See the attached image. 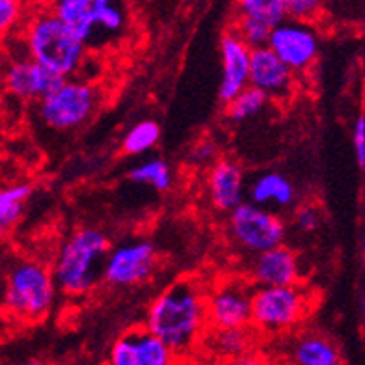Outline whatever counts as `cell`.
<instances>
[{
  "instance_id": "1",
  "label": "cell",
  "mask_w": 365,
  "mask_h": 365,
  "mask_svg": "<svg viewBox=\"0 0 365 365\" xmlns=\"http://www.w3.org/2000/svg\"><path fill=\"white\" fill-rule=\"evenodd\" d=\"M205 324V294L194 279H179L151 302L144 328L179 354L196 343Z\"/></svg>"
},
{
  "instance_id": "2",
  "label": "cell",
  "mask_w": 365,
  "mask_h": 365,
  "mask_svg": "<svg viewBox=\"0 0 365 365\" xmlns=\"http://www.w3.org/2000/svg\"><path fill=\"white\" fill-rule=\"evenodd\" d=\"M110 252V240L97 227H81L73 231L58 250L53 278L66 294L81 297L91 291L101 278L103 263Z\"/></svg>"
},
{
  "instance_id": "3",
  "label": "cell",
  "mask_w": 365,
  "mask_h": 365,
  "mask_svg": "<svg viewBox=\"0 0 365 365\" xmlns=\"http://www.w3.org/2000/svg\"><path fill=\"white\" fill-rule=\"evenodd\" d=\"M26 56L58 77L69 78L82 68L86 45L81 43L53 10H38L24 26Z\"/></svg>"
},
{
  "instance_id": "4",
  "label": "cell",
  "mask_w": 365,
  "mask_h": 365,
  "mask_svg": "<svg viewBox=\"0 0 365 365\" xmlns=\"http://www.w3.org/2000/svg\"><path fill=\"white\" fill-rule=\"evenodd\" d=\"M53 272L39 261H21L8 274L4 306L15 317L41 321L56 300Z\"/></svg>"
},
{
  "instance_id": "5",
  "label": "cell",
  "mask_w": 365,
  "mask_h": 365,
  "mask_svg": "<svg viewBox=\"0 0 365 365\" xmlns=\"http://www.w3.org/2000/svg\"><path fill=\"white\" fill-rule=\"evenodd\" d=\"M312 308L308 291L300 285L257 287L252 293L250 324L269 334L287 331L304 321Z\"/></svg>"
},
{
  "instance_id": "6",
  "label": "cell",
  "mask_w": 365,
  "mask_h": 365,
  "mask_svg": "<svg viewBox=\"0 0 365 365\" xmlns=\"http://www.w3.org/2000/svg\"><path fill=\"white\" fill-rule=\"evenodd\" d=\"M99 97L96 86L68 78L60 90L39 101V118L53 130L77 129L96 114Z\"/></svg>"
},
{
  "instance_id": "7",
  "label": "cell",
  "mask_w": 365,
  "mask_h": 365,
  "mask_svg": "<svg viewBox=\"0 0 365 365\" xmlns=\"http://www.w3.org/2000/svg\"><path fill=\"white\" fill-rule=\"evenodd\" d=\"M230 235L240 250L257 255L282 246L285 224L270 209L242 202L230 212Z\"/></svg>"
},
{
  "instance_id": "8",
  "label": "cell",
  "mask_w": 365,
  "mask_h": 365,
  "mask_svg": "<svg viewBox=\"0 0 365 365\" xmlns=\"http://www.w3.org/2000/svg\"><path fill=\"white\" fill-rule=\"evenodd\" d=\"M157 248L151 240L135 239L112 248L103 263L101 278L112 287H133L153 276Z\"/></svg>"
},
{
  "instance_id": "9",
  "label": "cell",
  "mask_w": 365,
  "mask_h": 365,
  "mask_svg": "<svg viewBox=\"0 0 365 365\" xmlns=\"http://www.w3.org/2000/svg\"><path fill=\"white\" fill-rule=\"evenodd\" d=\"M267 47L284 62L291 73L312 68L321 53V38L308 23L284 21L270 32Z\"/></svg>"
},
{
  "instance_id": "10",
  "label": "cell",
  "mask_w": 365,
  "mask_h": 365,
  "mask_svg": "<svg viewBox=\"0 0 365 365\" xmlns=\"http://www.w3.org/2000/svg\"><path fill=\"white\" fill-rule=\"evenodd\" d=\"M252 293L246 284L231 279L205 297L207 322L217 330H239L250 327Z\"/></svg>"
},
{
  "instance_id": "11",
  "label": "cell",
  "mask_w": 365,
  "mask_h": 365,
  "mask_svg": "<svg viewBox=\"0 0 365 365\" xmlns=\"http://www.w3.org/2000/svg\"><path fill=\"white\" fill-rule=\"evenodd\" d=\"M108 365H175V354L144 327H136L115 339Z\"/></svg>"
},
{
  "instance_id": "12",
  "label": "cell",
  "mask_w": 365,
  "mask_h": 365,
  "mask_svg": "<svg viewBox=\"0 0 365 365\" xmlns=\"http://www.w3.org/2000/svg\"><path fill=\"white\" fill-rule=\"evenodd\" d=\"M4 86L6 90L21 97V99H45L51 93L63 86L68 78L58 77L48 69L41 68L36 62H32L29 56L11 60L4 69Z\"/></svg>"
},
{
  "instance_id": "13",
  "label": "cell",
  "mask_w": 365,
  "mask_h": 365,
  "mask_svg": "<svg viewBox=\"0 0 365 365\" xmlns=\"http://www.w3.org/2000/svg\"><path fill=\"white\" fill-rule=\"evenodd\" d=\"M248 86L259 90L269 99H287L293 93L294 73L289 71L267 45L250 48Z\"/></svg>"
},
{
  "instance_id": "14",
  "label": "cell",
  "mask_w": 365,
  "mask_h": 365,
  "mask_svg": "<svg viewBox=\"0 0 365 365\" xmlns=\"http://www.w3.org/2000/svg\"><path fill=\"white\" fill-rule=\"evenodd\" d=\"M222 81L218 97L222 103L233 101L240 91L248 86V68H250V47L233 32L227 30L220 41Z\"/></svg>"
},
{
  "instance_id": "15",
  "label": "cell",
  "mask_w": 365,
  "mask_h": 365,
  "mask_svg": "<svg viewBox=\"0 0 365 365\" xmlns=\"http://www.w3.org/2000/svg\"><path fill=\"white\" fill-rule=\"evenodd\" d=\"M250 278L257 287H289L300 279L298 257L287 246L254 255L250 263Z\"/></svg>"
},
{
  "instance_id": "16",
  "label": "cell",
  "mask_w": 365,
  "mask_h": 365,
  "mask_svg": "<svg viewBox=\"0 0 365 365\" xmlns=\"http://www.w3.org/2000/svg\"><path fill=\"white\" fill-rule=\"evenodd\" d=\"M207 187L212 205L218 211H233L242 203V194H245V173L240 164L231 159L217 160L209 172Z\"/></svg>"
},
{
  "instance_id": "17",
  "label": "cell",
  "mask_w": 365,
  "mask_h": 365,
  "mask_svg": "<svg viewBox=\"0 0 365 365\" xmlns=\"http://www.w3.org/2000/svg\"><path fill=\"white\" fill-rule=\"evenodd\" d=\"M289 358L294 365H343L339 346L319 331H300L289 343Z\"/></svg>"
},
{
  "instance_id": "18",
  "label": "cell",
  "mask_w": 365,
  "mask_h": 365,
  "mask_svg": "<svg viewBox=\"0 0 365 365\" xmlns=\"http://www.w3.org/2000/svg\"><path fill=\"white\" fill-rule=\"evenodd\" d=\"M250 197L254 205L263 209L269 207H289L297 197V190L291 179L279 172H264L255 178L250 187Z\"/></svg>"
},
{
  "instance_id": "19",
  "label": "cell",
  "mask_w": 365,
  "mask_h": 365,
  "mask_svg": "<svg viewBox=\"0 0 365 365\" xmlns=\"http://www.w3.org/2000/svg\"><path fill=\"white\" fill-rule=\"evenodd\" d=\"M91 0H58L51 8L58 21H62L81 43L88 45L96 36L90 15Z\"/></svg>"
},
{
  "instance_id": "20",
  "label": "cell",
  "mask_w": 365,
  "mask_h": 365,
  "mask_svg": "<svg viewBox=\"0 0 365 365\" xmlns=\"http://www.w3.org/2000/svg\"><path fill=\"white\" fill-rule=\"evenodd\" d=\"M237 15L259 21L272 30L287 21L285 0H242L237 6Z\"/></svg>"
},
{
  "instance_id": "21",
  "label": "cell",
  "mask_w": 365,
  "mask_h": 365,
  "mask_svg": "<svg viewBox=\"0 0 365 365\" xmlns=\"http://www.w3.org/2000/svg\"><path fill=\"white\" fill-rule=\"evenodd\" d=\"M129 179L140 185H149L159 192H166L172 188L173 173L164 159H149L130 170Z\"/></svg>"
},
{
  "instance_id": "22",
  "label": "cell",
  "mask_w": 365,
  "mask_h": 365,
  "mask_svg": "<svg viewBox=\"0 0 365 365\" xmlns=\"http://www.w3.org/2000/svg\"><path fill=\"white\" fill-rule=\"evenodd\" d=\"M267 103H269V97L264 93H261L259 90H255L252 86H246L233 101L227 103L226 114L231 121L242 123V121L250 120V118L259 114Z\"/></svg>"
},
{
  "instance_id": "23",
  "label": "cell",
  "mask_w": 365,
  "mask_h": 365,
  "mask_svg": "<svg viewBox=\"0 0 365 365\" xmlns=\"http://www.w3.org/2000/svg\"><path fill=\"white\" fill-rule=\"evenodd\" d=\"M160 140V125L153 120H144L136 123L123 138L121 149L127 155H142L153 149Z\"/></svg>"
},
{
  "instance_id": "24",
  "label": "cell",
  "mask_w": 365,
  "mask_h": 365,
  "mask_svg": "<svg viewBox=\"0 0 365 365\" xmlns=\"http://www.w3.org/2000/svg\"><path fill=\"white\" fill-rule=\"evenodd\" d=\"M32 194L30 185H17V187L0 190V224L4 227L14 226L23 217L24 203Z\"/></svg>"
},
{
  "instance_id": "25",
  "label": "cell",
  "mask_w": 365,
  "mask_h": 365,
  "mask_svg": "<svg viewBox=\"0 0 365 365\" xmlns=\"http://www.w3.org/2000/svg\"><path fill=\"white\" fill-rule=\"evenodd\" d=\"M90 15L93 29H101L105 32H120L125 26V14L120 6L112 4L108 0H91Z\"/></svg>"
},
{
  "instance_id": "26",
  "label": "cell",
  "mask_w": 365,
  "mask_h": 365,
  "mask_svg": "<svg viewBox=\"0 0 365 365\" xmlns=\"http://www.w3.org/2000/svg\"><path fill=\"white\" fill-rule=\"evenodd\" d=\"M250 346V334L246 328L239 330H217L212 336V349L227 358H239L246 354Z\"/></svg>"
},
{
  "instance_id": "27",
  "label": "cell",
  "mask_w": 365,
  "mask_h": 365,
  "mask_svg": "<svg viewBox=\"0 0 365 365\" xmlns=\"http://www.w3.org/2000/svg\"><path fill=\"white\" fill-rule=\"evenodd\" d=\"M321 11V2L317 0H285V14L289 21L308 23L315 19Z\"/></svg>"
},
{
  "instance_id": "28",
  "label": "cell",
  "mask_w": 365,
  "mask_h": 365,
  "mask_svg": "<svg viewBox=\"0 0 365 365\" xmlns=\"http://www.w3.org/2000/svg\"><path fill=\"white\" fill-rule=\"evenodd\" d=\"M217 155V144L211 142V140H202V142H197V144L190 149V153H188V163L194 164V166H207V164L215 163Z\"/></svg>"
},
{
  "instance_id": "29",
  "label": "cell",
  "mask_w": 365,
  "mask_h": 365,
  "mask_svg": "<svg viewBox=\"0 0 365 365\" xmlns=\"http://www.w3.org/2000/svg\"><path fill=\"white\" fill-rule=\"evenodd\" d=\"M21 19V4L15 0H0V34H6Z\"/></svg>"
},
{
  "instance_id": "30",
  "label": "cell",
  "mask_w": 365,
  "mask_h": 365,
  "mask_svg": "<svg viewBox=\"0 0 365 365\" xmlns=\"http://www.w3.org/2000/svg\"><path fill=\"white\" fill-rule=\"evenodd\" d=\"M294 222L300 230L312 233L321 226V212H319L317 207L313 205L298 207L297 212H294Z\"/></svg>"
},
{
  "instance_id": "31",
  "label": "cell",
  "mask_w": 365,
  "mask_h": 365,
  "mask_svg": "<svg viewBox=\"0 0 365 365\" xmlns=\"http://www.w3.org/2000/svg\"><path fill=\"white\" fill-rule=\"evenodd\" d=\"M352 138H354V151H356V160H358V166H360V168H364L365 166V118H364V114H360L358 118H356Z\"/></svg>"
},
{
  "instance_id": "32",
  "label": "cell",
  "mask_w": 365,
  "mask_h": 365,
  "mask_svg": "<svg viewBox=\"0 0 365 365\" xmlns=\"http://www.w3.org/2000/svg\"><path fill=\"white\" fill-rule=\"evenodd\" d=\"M230 365H270L269 361L261 358V356H255V354H242L239 358H233L230 361Z\"/></svg>"
},
{
  "instance_id": "33",
  "label": "cell",
  "mask_w": 365,
  "mask_h": 365,
  "mask_svg": "<svg viewBox=\"0 0 365 365\" xmlns=\"http://www.w3.org/2000/svg\"><path fill=\"white\" fill-rule=\"evenodd\" d=\"M23 365H47V364H45V361H41V360H29V361H24Z\"/></svg>"
},
{
  "instance_id": "34",
  "label": "cell",
  "mask_w": 365,
  "mask_h": 365,
  "mask_svg": "<svg viewBox=\"0 0 365 365\" xmlns=\"http://www.w3.org/2000/svg\"><path fill=\"white\" fill-rule=\"evenodd\" d=\"M4 233H6V227L2 226V224H0V240L4 239Z\"/></svg>"
}]
</instances>
